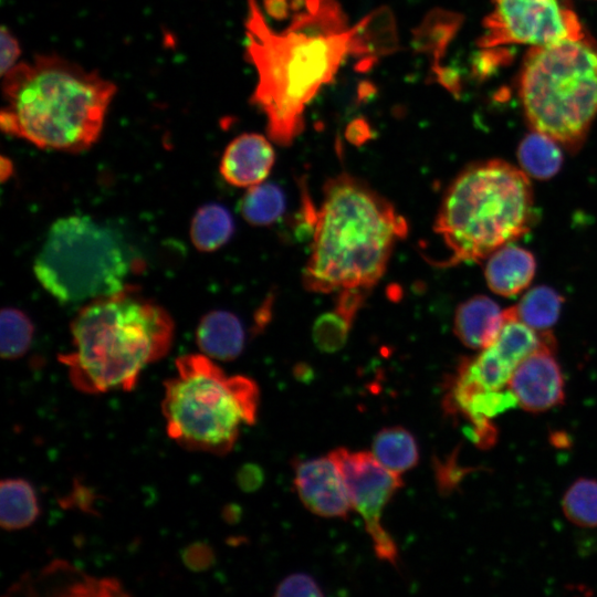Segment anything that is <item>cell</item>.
Here are the masks:
<instances>
[{
	"label": "cell",
	"instance_id": "cell-25",
	"mask_svg": "<svg viewBox=\"0 0 597 597\" xmlns=\"http://www.w3.org/2000/svg\"><path fill=\"white\" fill-rule=\"evenodd\" d=\"M563 302L562 295L554 289L536 286L525 293L513 310L517 320L527 326L547 332L557 322Z\"/></svg>",
	"mask_w": 597,
	"mask_h": 597
},
{
	"label": "cell",
	"instance_id": "cell-21",
	"mask_svg": "<svg viewBox=\"0 0 597 597\" xmlns=\"http://www.w3.org/2000/svg\"><path fill=\"white\" fill-rule=\"evenodd\" d=\"M371 453L385 468L397 474L410 470L419 460L415 437L399 426L378 431L373 440Z\"/></svg>",
	"mask_w": 597,
	"mask_h": 597
},
{
	"label": "cell",
	"instance_id": "cell-13",
	"mask_svg": "<svg viewBox=\"0 0 597 597\" xmlns=\"http://www.w3.org/2000/svg\"><path fill=\"white\" fill-rule=\"evenodd\" d=\"M554 348L540 349L523 359L514 369L509 389L526 411L543 412L565 399V381Z\"/></svg>",
	"mask_w": 597,
	"mask_h": 597
},
{
	"label": "cell",
	"instance_id": "cell-4",
	"mask_svg": "<svg viewBox=\"0 0 597 597\" xmlns=\"http://www.w3.org/2000/svg\"><path fill=\"white\" fill-rule=\"evenodd\" d=\"M71 334L74 349L57 359L76 390L130 391L142 370L169 352L175 323L163 306L127 284L83 306L71 323Z\"/></svg>",
	"mask_w": 597,
	"mask_h": 597
},
{
	"label": "cell",
	"instance_id": "cell-15",
	"mask_svg": "<svg viewBox=\"0 0 597 597\" xmlns=\"http://www.w3.org/2000/svg\"><path fill=\"white\" fill-rule=\"evenodd\" d=\"M505 322V310L490 297L473 296L463 302L454 315L453 329L462 344L483 349L498 337Z\"/></svg>",
	"mask_w": 597,
	"mask_h": 597
},
{
	"label": "cell",
	"instance_id": "cell-26",
	"mask_svg": "<svg viewBox=\"0 0 597 597\" xmlns=\"http://www.w3.org/2000/svg\"><path fill=\"white\" fill-rule=\"evenodd\" d=\"M285 209V197L280 187L261 182L248 188L239 203L243 219L252 226H270L277 221Z\"/></svg>",
	"mask_w": 597,
	"mask_h": 597
},
{
	"label": "cell",
	"instance_id": "cell-19",
	"mask_svg": "<svg viewBox=\"0 0 597 597\" xmlns=\"http://www.w3.org/2000/svg\"><path fill=\"white\" fill-rule=\"evenodd\" d=\"M50 595L123 596L121 584L113 578L87 576L64 562H56L43 569L36 582ZM35 586V584H34Z\"/></svg>",
	"mask_w": 597,
	"mask_h": 597
},
{
	"label": "cell",
	"instance_id": "cell-32",
	"mask_svg": "<svg viewBox=\"0 0 597 597\" xmlns=\"http://www.w3.org/2000/svg\"><path fill=\"white\" fill-rule=\"evenodd\" d=\"M214 558L212 548L208 544L195 543L189 545L184 554L182 561L192 570H203L208 568Z\"/></svg>",
	"mask_w": 597,
	"mask_h": 597
},
{
	"label": "cell",
	"instance_id": "cell-16",
	"mask_svg": "<svg viewBox=\"0 0 597 597\" xmlns=\"http://www.w3.org/2000/svg\"><path fill=\"white\" fill-rule=\"evenodd\" d=\"M398 49V31L392 12L381 7L352 28L349 54L360 59V70L371 66L374 60Z\"/></svg>",
	"mask_w": 597,
	"mask_h": 597
},
{
	"label": "cell",
	"instance_id": "cell-5",
	"mask_svg": "<svg viewBox=\"0 0 597 597\" xmlns=\"http://www.w3.org/2000/svg\"><path fill=\"white\" fill-rule=\"evenodd\" d=\"M534 197L525 172L500 159L467 167L447 189L433 230L448 265L476 262L525 234Z\"/></svg>",
	"mask_w": 597,
	"mask_h": 597
},
{
	"label": "cell",
	"instance_id": "cell-36",
	"mask_svg": "<svg viewBox=\"0 0 597 597\" xmlns=\"http://www.w3.org/2000/svg\"><path fill=\"white\" fill-rule=\"evenodd\" d=\"M1 179L4 181L7 178H9L12 174V163L6 158L4 156L1 157Z\"/></svg>",
	"mask_w": 597,
	"mask_h": 597
},
{
	"label": "cell",
	"instance_id": "cell-8",
	"mask_svg": "<svg viewBox=\"0 0 597 597\" xmlns=\"http://www.w3.org/2000/svg\"><path fill=\"white\" fill-rule=\"evenodd\" d=\"M134 263L133 252L115 229L90 216L71 214L50 227L33 272L51 296L75 304L123 290Z\"/></svg>",
	"mask_w": 597,
	"mask_h": 597
},
{
	"label": "cell",
	"instance_id": "cell-2",
	"mask_svg": "<svg viewBox=\"0 0 597 597\" xmlns=\"http://www.w3.org/2000/svg\"><path fill=\"white\" fill-rule=\"evenodd\" d=\"M116 85L55 54L21 62L2 76L0 126L39 148L81 153L101 136Z\"/></svg>",
	"mask_w": 597,
	"mask_h": 597
},
{
	"label": "cell",
	"instance_id": "cell-34",
	"mask_svg": "<svg viewBox=\"0 0 597 597\" xmlns=\"http://www.w3.org/2000/svg\"><path fill=\"white\" fill-rule=\"evenodd\" d=\"M345 136L352 144L362 145L371 138V129L364 118H355L347 125Z\"/></svg>",
	"mask_w": 597,
	"mask_h": 597
},
{
	"label": "cell",
	"instance_id": "cell-10",
	"mask_svg": "<svg viewBox=\"0 0 597 597\" xmlns=\"http://www.w3.org/2000/svg\"><path fill=\"white\" fill-rule=\"evenodd\" d=\"M329 457L341 471L354 510L364 519L376 556L396 566L398 548L384 527L381 516L385 506L401 488V478L366 451L337 448Z\"/></svg>",
	"mask_w": 597,
	"mask_h": 597
},
{
	"label": "cell",
	"instance_id": "cell-35",
	"mask_svg": "<svg viewBox=\"0 0 597 597\" xmlns=\"http://www.w3.org/2000/svg\"><path fill=\"white\" fill-rule=\"evenodd\" d=\"M265 11L275 20H284L292 10V1L289 0H264Z\"/></svg>",
	"mask_w": 597,
	"mask_h": 597
},
{
	"label": "cell",
	"instance_id": "cell-33",
	"mask_svg": "<svg viewBox=\"0 0 597 597\" xmlns=\"http://www.w3.org/2000/svg\"><path fill=\"white\" fill-rule=\"evenodd\" d=\"M237 482L242 491L254 492L264 482V472L262 468L255 463H245L237 473Z\"/></svg>",
	"mask_w": 597,
	"mask_h": 597
},
{
	"label": "cell",
	"instance_id": "cell-7",
	"mask_svg": "<svg viewBox=\"0 0 597 597\" xmlns=\"http://www.w3.org/2000/svg\"><path fill=\"white\" fill-rule=\"evenodd\" d=\"M519 95L532 130L577 150L597 117V43L585 34L531 48Z\"/></svg>",
	"mask_w": 597,
	"mask_h": 597
},
{
	"label": "cell",
	"instance_id": "cell-20",
	"mask_svg": "<svg viewBox=\"0 0 597 597\" xmlns=\"http://www.w3.org/2000/svg\"><path fill=\"white\" fill-rule=\"evenodd\" d=\"M40 514L35 490L27 480L9 478L0 484V525L6 531L29 527Z\"/></svg>",
	"mask_w": 597,
	"mask_h": 597
},
{
	"label": "cell",
	"instance_id": "cell-30",
	"mask_svg": "<svg viewBox=\"0 0 597 597\" xmlns=\"http://www.w3.org/2000/svg\"><path fill=\"white\" fill-rule=\"evenodd\" d=\"M275 596H323L316 580L304 573H296L285 577L276 587Z\"/></svg>",
	"mask_w": 597,
	"mask_h": 597
},
{
	"label": "cell",
	"instance_id": "cell-22",
	"mask_svg": "<svg viewBox=\"0 0 597 597\" xmlns=\"http://www.w3.org/2000/svg\"><path fill=\"white\" fill-rule=\"evenodd\" d=\"M231 213L221 205L208 203L195 213L190 224V239L201 252H212L224 245L233 234Z\"/></svg>",
	"mask_w": 597,
	"mask_h": 597
},
{
	"label": "cell",
	"instance_id": "cell-18",
	"mask_svg": "<svg viewBox=\"0 0 597 597\" xmlns=\"http://www.w3.org/2000/svg\"><path fill=\"white\" fill-rule=\"evenodd\" d=\"M196 342L203 355L229 362L237 358L244 346V329L232 313L213 311L206 314L196 331Z\"/></svg>",
	"mask_w": 597,
	"mask_h": 597
},
{
	"label": "cell",
	"instance_id": "cell-1",
	"mask_svg": "<svg viewBox=\"0 0 597 597\" xmlns=\"http://www.w3.org/2000/svg\"><path fill=\"white\" fill-rule=\"evenodd\" d=\"M247 59L258 72L252 103L276 144L289 146L304 128V109L349 54L352 28L336 0H293L292 23L274 32L258 0H247Z\"/></svg>",
	"mask_w": 597,
	"mask_h": 597
},
{
	"label": "cell",
	"instance_id": "cell-9",
	"mask_svg": "<svg viewBox=\"0 0 597 597\" xmlns=\"http://www.w3.org/2000/svg\"><path fill=\"white\" fill-rule=\"evenodd\" d=\"M479 41L483 48L559 43L585 35L575 12L562 0H492Z\"/></svg>",
	"mask_w": 597,
	"mask_h": 597
},
{
	"label": "cell",
	"instance_id": "cell-29",
	"mask_svg": "<svg viewBox=\"0 0 597 597\" xmlns=\"http://www.w3.org/2000/svg\"><path fill=\"white\" fill-rule=\"evenodd\" d=\"M354 316L335 306L328 313L322 314L313 326V341L318 349L333 353L341 349L348 336Z\"/></svg>",
	"mask_w": 597,
	"mask_h": 597
},
{
	"label": "cell",
	"instance_id": "cell-3",
	"mask_svg": "<svg viewBox=\"0 0 597 597\" xmlns=\"http://www.w3.org/2000/svg\"><path fill=\"white\" fill-rule=\"evenodd\" d=\"M407 232L406 219L366 182L348 174L329 179L316 212L304 286L316 293L369 290Z\"/></svg>",
	"mask_w": 597,
	"mask_h": 597
},
{
	"label": "cell",
	"instance_id": "cell-23",
	"mask_svg": "<svg viewBox=\"0 0 597 597\" xmlns=\"http://www.w3.org/2000/svg\"><path fill=\"white\" fill-rule=\"evenodd\" d=\"M558 145L547 135L532 130L522 139L517 148V159L522 170L536 179L552 178L563 164V154Z\"/></svg>",
	"mask_w": 597,
	"mask_h": 597
},
{
	"label": "cell",
	"instance_id": "cell-24",
	"mask_svg": "<svg viewBox=\"0 0 597 597\" xmlns=\"http://www.w3.org/2000/svg\"><path fill=\"white\" fill-rule=\"evenodd\" d=\"M458 25V15L442 10H432L412 31V49L433 57L434 64H438Z\"/></svg>",
	"mask_w": 597,
	"mask_h": 597
},
{
	"label": "cell",
	"instance_id": "cell-27",
	"mask_svg": "<svg viewBox=\"0 0 597 597\" xmlns=\"http://www.w3.org/2000/svg\"><path fill=\"white\" fill-rule=\"evenodd\" d=\"M34 334L31 320L20 310L4 307L0 314V352L3 359H17L29 349Z\"/></svg>",
	"mask_w": 597,
	"mask_h": 597
},
{
	"label": "cell",
	"instance_id": "cell-11",
	"mask_svg": "<svg viewBox=\"0 0 597 597\" xmlns=\"http://www.w3.org/2000/svg\"><path fill=\"white\" fill-rule=\"evenodd\" d=\"M544 348H555L552 334L527 326L510 307L505 310V322L496 339L475 357L462 360L449 384L475 390L503 389L516 366Z\"/></svg>",
	"mask_w": 597,
	"mask_h": 597
},
{
	"label": "cell",
	"instance_id": "cell-31",
	"mask_svg": "<svg viewBox=\"0 0 597 597\" xmlns=\"http://www.w3.org/2000/svg\"><path fill=\"white\" fill-rule=\"evenodd\" d=\"M0 45H1V62H0V72L3 76L18 63V59L21 54V48L18 39L14 34L7 28L2 27L0 31Z\"/></svg>",
	"mask_w": 597,
	"mask_h": 597
},
{
	"label": "cell",
	"instance_id": "cell-14",
	"mask_svg": "<svg viewBox=\"0 0 597 597\" xmlns=\"http://www.w3.org/2000/svg\"><path fill=\"white\" fill-rule=\"evenodd\" d=\"M274 161L275 153L266 137L244 133L232 139L224 149L220 174L234 187L250 188L268 178Z\"/></svg>",
	"mask_w": 597,
	"mask_h": 597
},
{
	"label": "cell",
	"instance_id": "cell-28",
	"mask_svg": "<svg viewBox=\"0 0 597 597\" xmlns=\"http://www.w3.org/2000/svg\"><path fill=\"white\" fill-rule=\"evenodd\" d=\"M565 516L582 527L597 526V481L579 479L566 491L563 502Z\"/></svg>",
	"mask_w": 597,
	"mask_h": 597
},
{
	"label": "cell",
	"instance_id": "cell-12",
	"mask_svg": "<svg viewBox=\"0 0 597 597\" xmlns=\"http://www.w3.org/2000/svg\"><path fill=\"white\" fill-rule=\"evenodd\" d=\"M294 486L307 510L322 517H347L353 505L334 460L313 458L296 463Z\"/></svg>",
	"mask_w": 597,
	"mask_h": 597
},
{
	"label": "cell",
	"instance_id": "cell-17",
	"mask_svg": "<svg viewBox=\"0 0 597 597\" xmlns=\"http://www.w3.org/2000/svg\"><path fill=\"white\" fill-rule=\"evenodd\" d=\"M484 274L492 292L514 296L528 286L534 277L536 262L524 248L505 244L488 256Z\"/></svg>",
	"mask_w": 597,
	"mask_h": 597
},
{
	"label": "cell",
	"instance_id": "cell-6",
	"mask_svg": "<svg viewBox=\"0 0 597 597\" xmlns=\"http://www.w3.org/2000/svg\"><path fill=\"white\" fill-rule=\"evenodd\" d=\"M259 389L245 376H228L203 354L177 358L176 374L164 383L166 430L189 451L224 455L242 425L256 420Z\"/></svg>",
	"mask_w": 597,
	"mask_h": 597
}]
</instances>
